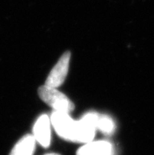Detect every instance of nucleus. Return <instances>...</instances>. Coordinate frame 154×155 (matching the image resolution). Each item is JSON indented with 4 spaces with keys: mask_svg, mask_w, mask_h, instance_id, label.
<instances>
[{
    "mask_svg": "<svg viewBox=\"0 0 154 155\" xmlns=\"http://www.w3.org/2000/svg\"><path fill=\"white\" fill-rule=\"evenodd\" d=\"M38 94L42 100L54 109L55 111L68 114L75 109L74 103L65 94L54 87H51L47 85L39 87Z\"/></svg>",
    "mask_w": 154,
    "mask_h": 155,
    "instance_id": "nucleus-2",
    "label": "nucleus"
},
{
    "mask_svg": "<svg viewBox=\"0 0 154 155\" xmlns=\"http://www.w3.org/2000/svg\"><path fill=\"white\" fill-rule=\"evenodd\" d=\"M51 122L58 136L64 140L78 143L79 123L72 120L67 113L55 111L51 115Z\"/></svg>",
    "mask_w": 154,
    "mask_h": 155,
    "instance_id": "nucleus-1",
    "label": "nucleus"
},
{
    "mask_svg": "<svg viewBox=\"0 0 154 155\" xmlns=\"http://www.w3.org/2000/svg\"><path fill=\"white\" fill-rule=\"evenodd\" d=\"M45 155H60V154H58V153H47V154H45Z\"/></svg>",
    "mask_w": 154,
    "mask_h": 155,
    "instance_id": "nucleus-8",
    "label": "nucleus"
},
{
    "mask_svg": "<svg viewBox=\"0 0 154 155\" xmlns=\"http://www.w3.org/2000/svg\"><path fill=\"white\" fill-rule=\"evenodd\" d=\"M35 145V140L34 136L26 135L16 143L10 155H32Z\"/></svg>",
    "mask_w": 154,
    "mask_h": 155,
    "instance_id": "nucleus-6",
    "label": "nucleus"
},
{
    "mask_svg": "<svg viewBox=\"0 0 154 155\" xmlns=\"http://www.w3.org/2000/svg\"><path fill=\"white\" fill-rule=\"evenodd\" d=\"M34 138L43 147H48L51 143V119L43 114L38 118L33 128Z\"/></svg>",
    "mask_w": 154,
    "mask_h": 155,
    "instance_id": "nucleus-4",
    "label": "nucleus"
},
{
    "mask_svg": "<svg viewBox=\"0 0 154 155\" xmlns=\"http://www.w3.org/2000/svg\"><path fill=\"white\" fill-rule=\"evenodd\" d=\"M114 128H115V125L111 118L105 115L98 116V121H97V128L101 130L104 133L109 134L113 132Z\"/></svg>",
    "mask_w": 154,
    "mask_h": 155,
    "instance_id": "nucleus-7",
    "label": "nucleus"
},
{
    "mask_svg": "<svg viewBox=\"0 0 154 155\" xmlns=\"http://www.w3.org/2000/svg\"><path fill=\"white\" fill-rule=\"evenodd\" d=\"M113 147L109 142H90L77 151V155H112Z\"/></svg>",
    "mask_w": 154,
    "mask_h": 155,
    "instance_id": "nucleus-5",
    "label": "nucleus"
},
{
    "mask_svg": "<svg viewBox=\"0 0 154 155\" xmlns=\"http://www.w3.org/2000/svg\"><path fill=\"white\" fill-rule=\"evenodd\" d=\"M70 58L71 53L69 51H66L61 55L58 61L48 75L46 80L45 85L51 87L57 88L62 84L68 74Z\"/></svg>",
    "mask_w": 154,
    "mask_h": 155,
    "instance_id": "nucleus-3",
    "label": "nucleus"
}]
</instances>
